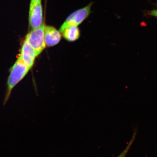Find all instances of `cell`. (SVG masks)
I'll return each instance as SVG.
<instances>
[{
    "mask_svg": "<svg viewBox=\"0 0 157 157\" xmlns=\"http://www.w3.org/2000/svg\"><path fill=\"white\" fill-rule=\"evenodd\" d=\"M30 70V69L18 56L17 60L10 69V74L7 82L6 100H8L13 89L25 77Z\"/></svg>",
    "mask_w": 157,
    "mask_h": 157,
    "instance_id": "1",
    "label": "cell"
},
{
    "mask_svg": "<svg viewBox=\"0 0 157 157\" xmlns=\"http://www.w3.org/2000/svg\"><path fill=\"white\" fill-rule=\"evenodd\" d=\"M45 25L42 24L38 28L33 29L26 37L25 41L39 55L46 47L44 39Z\"/></svg>",
    "mask_w": 157,
    "mask_h": 157,
    "instance_id": "2",
    "label": "cell"
},
{
    "mask_svg": "<svg viewBox=\"0 0 157 157\" xmlns=\"http://www.w3.org/2000/svg\"><path fill=\"white\" fill-rule=\"evenodd\" d=\"M92 3L86 6L84 8L78 9L74 11L69 15L62 24L60 28L59 31L61 33L65 29L71 26H78L82 23L89 16L91 12Z\"/></svg>",
    "mask_w": 157,
    "mask_h": 157,
    "instance_id": "3",
    "label": "cell"
},
{
    "mask_svg": "<svg viewBox=\"0 0 157 157\" xmlns=\"http://www.w3.org/2000/svg\"><path fill=\"white\" fill-rule=\"evenodd\" d=\"M29 22L33 29L38 28L43 24V10L41 2L30 4Z\"/></svg>",
    "mask_w": 157,
    "mask_h": 157,
    "instance_id": "4",
    "label": "cell"
},
{
    "mask_svg": "<svg viewBox=\"0 0 157 157\" xmlns=\"http://www.w3.org/2000/svg\"><path fill=\"white\" fill-rule=\"evenodd\" d=\"M37 56L36 51L25 40L21 47L19 57L31 69L33 66L35 59Z\"/></svg>",
    "mask_w": 157,
    "mask_h": 157,
    "instance_id": "5",
    "label": "cell"
},
{
    "mask_svg": "<svg viewBox=\"0 0 157 157\" xmlns=\"http://www.w3.org/2000/svg\"><path fill=\"white\" fill-rule=\"evenodd\" d=\"M59 31L51 26H45L44 39L46 46L52 47L57 45L61 39Z\"/></svg>",
    "mask_w": 157,
    "mask_h": 157,
    "instance_id": "6",
    "label": "cell"
},
{
    "mask_svg": "<svg viewBox=\"0 0 157 157\" xmlns=\"http://www.w3.org/2000/svg\"><path fill=\"white\" fill-rule=\"evenodd\" d=\"M64 39L70 42H73L79 39L80 32L78 26H71L68 27L62 32Z\"/></svg>",
    "mask_w": 157,
    "mask_h": 157,
    "instance_id": "7",
    "label": "cell"
},
{
    "mask_svg": "<svg viewBox=\"0 0 157 157\" xmlns=\"http://www.w3.org/2000/svg\"><path fill=\"white\" fill-rule=\"evenodd\" d=\"M136 132H135L134 133V135H133V137H132L131 140H130V142H129L128 146L125 148V149L117 157H126V156L127 153H128L130 149L131 148V146H132V144H133V142H134V140H135V137H136Z\"/></svg>",
    "mask_w": 157,
    "mask_h": 157,
    "instance_id": "8",
    "label": "cell"
},
{
    "mask_svg": "<svg viewBox=\"0 0 157 157\" xmlns=\"http://www.w3.org/2000/svg\"><path fill=\"white\" fill-rule=\"evenodd\" d=\"M148 14L150 16L155 17L157 19V9H154V10L149 11Z\"/></svg>",
    "mask_w": 157,
    "mask_h": 157,
    "instance_id": "9",
    "label": "cell"
},
{
    "mask_svg": "<svg viewBox=\"0 0 157 157\" xmlns=\"http://www.w3.org/2000/svg\"><path fill=\"white\" fill-rule=\"evenodd\" d=\"M41 2V0H31L30 4H33L35 3L40 2Z\"/></svg>",
    "mask_w": 157,
    "mask_h": 157,
    "instance_id": "10",
    "label": "cell"
}]
</instances>
